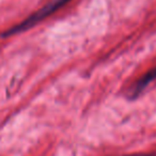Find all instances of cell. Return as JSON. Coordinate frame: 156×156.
<instances>
[{"mask_svg":"<svg viewBox=\"0 0 156 156\" xmlns=\"http://www.w3.org/2000/svg\"><path fill=\"white\" fill-rule=\"evenodd\" d=\"M69 1H71V0H51L50 2L46 3L43 8H41V9L37 10V12L32 13L30 16H28V17L23 20L22 23H20V24L16 25V26L12 27L10 30L5 32L3 37H11V35L17 34V33L29 30V29L32 28L33 26L39 24L40 22L45 20L46 17L52 15L55 12H57L59 9L64 7Z\"/></svg>","mask_w":156,"mask_h":156,"instance_id":"1","label":"cell"},{"mask_svg":"<svg viewBox=\"0 0 156 156\" xmlns=\"http://www.w3.org/2000/svg\"><path fill=\"white\" fill-rule=\"evenodd\" d=\"M155 79H156V67H154L151 71L147 72L145 75H143L142 77L135 83V86L132 88V90H130V93H129L130 98H137V96H138L150 83H153Z\"/></svg>","mask_w":156,"mask_h":156,"instance_id":"2","label":"cell"},{"mask_svg":"<svg viewBox=\"0 0 156 156\" xmlns=\"http://www.w3.org/2000/svg\"><path fill=\"white\" fill-rule=\"evenodd\" d=\"M132 156H147V155H132Z\"/></svg>","mask_w":156,"mask_h":156,"instance_id":"3","label":"cell"}]
</instances>
